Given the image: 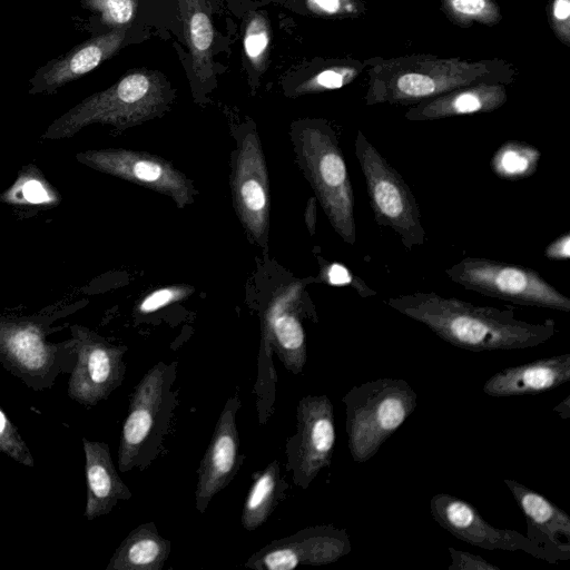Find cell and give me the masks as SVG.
I'll use <instances>...</instances> for the list:
<instances>
[{"label":"cell","mask_w":570,"mask_h":570,"mask_svg":"<svg viewBox=\"0 0 570 570\" xmlns=\"http://www.w3.org/2000/svg\"><path fill=\"white\" fill-rule=\"evenodd\" d=\"M167 102L168 91L160 76L155 72H130L61 115L47 128L42 138H71L92 124L111 125L125 130L157 117Z\"/></svg>","instance_id":"3957f363"},{"label":"cell","mask_w":570,"mask_h":570,"mask_svg":"<svg viewBox=\"0 0 570 570\" xmlns=\"http://www.w3.org/2000/svg\"><path fill=\"white\" fill-rule=\"evenodd\" d=\"M527 522L525 537L546 553V561L557 563L570 559V517L539 492L504 479Z\"/></svg>","instance_id":"e0dca14e"},{"label":"cell","mask_w":570,"mask_h":570,"mask_svg":"<svg viewBox=\"0 0 570 570\" xmlns=\"http://www.w3.org/2000/svg\"><path fill=\"white\" fill-rule=\"evenodd\" d=\"M445 275L469 291L515 304L570 312V299L537 271L488 258L466 257Z\"/></svg>","instance_id":"ba28073f"},{"label":"cell","mask_w":570,"mask_h":570,"mask_svg":"<svg viewBox=\"0 0 570 570\" xmlns=\"http://www.w3.org/2000/svg\"><path fill=\"white\" fill-rule=\"evenodd\" d=\"M553 411L558 413L562 419H569L570 414V396H567L563 401L553 407Z\"/></svg>","instance_id":"ab89813d"},{"label":"cell","mask_w":570,"mask_h":570,"mask_svg":"<svg viewBox=\"0 0 570 570\" xmlns=\"http://www.w3.org/2000/svg\"><path fill=\"white\" fill-rule=\"evenodd\" d=\"M306 281L277 291L263 316L262 351H275L287 371L299 374L306 363V338L301 323L302 296Z\"/></svg>","instance_id":"9a60e30c"},{"label":"cell","mask_w":570,"mask_h":570,"mask_svg":"<svg viewBox=\"0 0 570 570\" xmlns=\"http://www.w3.org/2000/svg\"><path fill=\"white\" fill-rule=\"evenodd\" d=\"M386 304L451 345L471 352L535 347L557 332L551 318L530 323L517 318L513 308L478 306L434 292L391 297Z\"/></svg>","instance_id":"6da1fadb"},{"label":"cell","mask_w":570,"mask_h":570,"mask_svg":"<svg viewBox=\"0 0 570 570\" xmlns=\"http://www.w3.org/2000/svg\"><path fill=\"white\" fill-rule=\"evenodd\" d=\"M502 102L495 91H465L433 101L407 114L411 119H435L454 115L491 110Z\"/></svg>","instance_id":"cb8c5ba5"},{"label":"cell","mask_w":570,"mask_h":570,"mask_svg":"<svg viewBox=\"0 0 570 570\" xmlns=\"http://www.w3.org/2000/svg\"><path fill=\"white\" fill-rule=\"evenodd\" d=\"M433 519L453 537L487 550L523 551L546 561L544 551L525 535L488 523L471 503L448 493L430 500Z\"/></svg>","instance_id":"5bb4252c"},{"label":"cell","mask_w":570,"mask_h":570,"mask_svg":"<svg viewBox=\"0 0 570 570\" xmlns=\"http://www.w3.org/2000/svg\"><path fill=\"white\" fill-rule=\"evenodd\" d=\"M543 255L551 261H566L570 257V233L560 235L544 249Z\"/></svg>","instance_id":"836d02e7"},{"label":"cell","mask_w":570,"mask_h":570,"mask_svg":"<svg viewBox=\"0 0 570 570\" xmlns=\"http://www.w3.org/2000/svg\"><path fill=\"white\" fill-rule=\"evenodd\" d=\"M570 380V354L542 357L530 363L505 367L483 384L489 396L533 395L561 386Z\"/></svg>","instance_id":"d6986e66"},{"label":"cell","mask_w":570,"mask_h":570,"mask_svg":"<svg viewBox=\"0 0 570 570\" xmlns=\"http://www.w3.org/2000/svg\"><path fill=\"white\" fill-rule=\"evenodd\" d=\"M61 314L0 316V364L36 392L51 389L60 374H70L76 342H48L51 324Z\"/></svg>","instance_id":"5b68a950"},{"label":"cell","mask_w":570,"mask_h":570,"mask_svg":"<svg viewBox=\"0 0 570 570\" xmlns=\"http://www.w3.org/2000/svg\"><path fill=\"white\" fill-rule=\"evenodd\" d=\"M396 89L397 99H417L439 91L440 86L428 76L406 73L397 79Z\"/></svg>","instance_id":"4dcf8cb0"},{"label":"cell","mask_w":570,"mask_h":570,"mask_svg":"<svg viewBox=\"0 0 570 570\" xmlns=\"http://www.w3.org/2000/svg\"><path fill=\"white\" fill-rule=\"evenodd\" d=\"M271 40V30L267 20L258 13L249 18L244 37V49L247 58L256 69L265 63Z\"/></svg>","instance_id":"484cf974"},{"label":"cell","mask_w":570,"mask_h":570,"mask_svg":"<svg viewBox=\"0 0 570 570\" xmlns=\"http://www.w3.org/2000/svg\"><path fill=\"white\" fill-rule=\"evenodd\" d=\"M305 222L309 229V233L313 235L315 233V223H316V205L315 197H312L308 200L305 212Z\"/></svg>","instance_id":"8d00e7d4"},{"label":"cell","mask_w":570,"mask_h":570,"mask_svg":"<svg viewBox=\"0 0 570 570\" xmlns=\"http://www.w3.org/2000/svg\"><path fill=\"white\" fill-rule=\"evenodd\" d=\"M90 10L100 12L101 21L114 28L125 27L134 17L135 0H82Z\"/></svg>","instance_id":"83f0119b"},{"label":"cell","mask_w":570,"mask_h":570,"mask_svg":"<svg viewBox=\"0 0 570 570\" xmlns=\"http://www.w3.org/2000/svg\"><path fill=\"white\" fill-rule=\"evenodd\" d=\"M77 361L68 381V396L91 407L105 401L121 385L127 347L115 345L82 325H71Z\"/></svg>","instance_id":"7c38bea8"},{"label":"cell","mask_w":570,"mask_h":570,"mask_svg":"<svg viewBox=\"0 0 570 570\" xmlns=\"http://www.w3.org/2000/svg\"><path fill=\"white\" fill-rule=\"evenodd\" d=\"M0 452L7 454L18 463L35 466L33 456L21 438L17 426L0 406Z\"/></svg>","instance_id":"4316f807"},{"label":"cell","mask_w":570,"mask_h":570,"mask_svg":"<svg viewBox=\"0 0 570 570\" xmlns=\"http://www.w3.org/2000/svg\"><path fill=\"white\" fill-rule=\"evenodd\" d=\"M176 367L160 361L135 386L120 434V472L144 471L157 458L177 405Z\"/></svg>","instance_id":"277c9868"},{"label":"cell","mask_w":570,"mask_h":570,"mask_svg":"<svg viewBox=\"0 0 570 570\" xmlns=\"http://www.w3.org/2000/svg\"><path fill=\"white\" fill-rule=\"evenodd\" d=\"M87 500L83 515L87 520L106 515L119 501L132 497L119 476L107 443L82 438Z\"/></svg>","instance_id":"ffe728a7"},{"label":"cell","mask_w":570,"mask_h":570,"mask_svg":"<svg viewBox=\"0 0 570 570\" xmlns=\"http://www.w3.org/2000/svg\"><path fill=\"white\" fill-rule=\"evenodd\" d=\"M453 8L466 16H476L484 11V0H451Z\"/></svg>","instance_id":"e575fe53"},{"label":"cell","mask_w":570,"mask_h":570,"mask_svg":"<svg viewBox=\"0 0 570 570\" xmlns=\"http://www.w3.org/2000/svg\"><path fill=\"white\" fill-rule=\"evenodd\" d=\"M194 287L180 284L157 288L147 294L138 304L139 314H149L173 303L185 299L194 293Z\"/></svg>","instance_id":"f546056e"},{"label":"cell","mask_w":570,"mask_h":570,"mask_svg":"<svg viewBox=\"0 0 570 570\" xmlns=\"http://www.w3.org/2000/svg\"><path fill=\"white\" fill-rule=\"evenodd\" d=\"M126 31L125 27L114 28L76 46L66 55L50 60L29 79L28 92L53 94L60 87L92 71L119 50Z\"/></svg>","instance_id":"ac0fdd59"},{"label":"cell","mask_w":570,"mask_h":570,"mask_svg":"<svg viewBox=\"0 0 570 570\" xmlns=\"http://www.w3.org/2000/svg\"><path fill=\"white\" fill-rule=\"evenodd\" d=\"M539 150L525 142L508 141L494 153L491 167L497 176L515 180L531 176L538 166Z\"/></svg>","instance_id":"d4e9b609"},{"label":"cell","mask_w":570,"mask_h":570,"mask_svg":"<svg viewBox=\"0 0 570 570\" xmlns=\"http://www.w3.org/2000/svg\"><path fill=\"white\" fill-rule=\"evenodd\" d=\"M296 433L286 442V471L293 483L306 490L332 462L336 433L334 407L327 395H307L296 410Z\"/></svg>","instance_id":"8fae6325"},{"label":"cell","mask_w":570,"mask_h":570,"mask_svg":"<svg viewBox=\"0 0 570 570\" xmlns=\"http://www.w3.org/2000/svg\"><path fill=\"white\" fill-rule=\"evenodd\" d=\"M354 146L375 222L380 226L392 228L407 249L423 245L426 234L421 222V212L401 174L362 131L357 132Z\"/></svg>","instance_id":"52a82bcc"},{"label":"cell","mask_w":570,"mask_h":570,"mask_svg":"<svg viewBox=\"0 0 570 570\" xmlns=\"http://www.w3.org/2000/svg\"><path fill=\"white\" fill-rule=\"evenodd\" d=\"M342 402L351 456L365 463L414 412L417 394L405 380L383 377L354 385Z\"/></svg>","instance_id":"8992f818"},{"label":"cell","mask_w":570,"mask_h":570,"mask_svg":"<svg viewBox=\"0 0 570 570\" xmlns=\"http://www.w3.org/2000/svg\"><path fill=\"white\" fill-rule=\"evenodd\" d=\"M76 158L92 169L166 195L180 209L195 202L197 190L194 183L157 155L126 148H104L78 153Z\"/></svg>","instance_id":"30bf717a"},{"label":"cell","mask_w":570,"mask_h":570,"mask_svg":"<svg viewBox=\"0 0 570 570\" xmlns=\"http://www.w3.org/2000/svg\"><path fill=\"white\" fill-rule=\"evenodd\" d=\"M553 14L558 20H567L570 14V0H556Z\"/></svg>","instance_id":"74e56055"},{"label":"cell","mask_w":570,"mask_h":570,"mask_svg":"<svg viewBox=\"0 0 570 570\" xmlns=\"http://www.w3.org/2000/svg\"><path fill=\"white\" fill-rule=\"evenodd\" d=\"M322 282L334 286H350L355 289L361 297H368L376 294L367 284L354 275L348 268L340 263L325 262L320 272Z\"/></svg>","instance_id":"f1b7e54d"},{"label":"cell","mask_w":570,"mask_h":570,"mask_svg":"<svg viewBox=\"0 0 570 570\" xmlns=\"http://www.w3.org/2000/svg\"><path fill=\"white\" fill-rule=\"evenodd\" d=\"M230 188L236 215L250 242L266 248L271 189L266 159L257 131L246 129L232 153Z\"/></svg>","instance_id":"9c48e42d"},{"label":"cell","mask_w":570,"mask_h":570,"mask_svg":"<svg viewBox=\"0 0 570 570\" xmlns=\"http://www.w3.org/2000/svg\"><path fill=\"white\" fill-rule=\"evenodd\" d=\"M181 3L193 70L199 80L207 81L213 76V24L202 0H181Z\"/></svg>","instance_id":"7402d4cb"},{"label":"cell","mask_w":570,"mask_h":570,"mask_svg":"<svg viewBox=\"0 0 570 570\" xmlns=\"http://www.w3.org/2000/svg\"><path fill=\"white\" fill-rule=\"evenodd\" d=\"M297 164L336 234L356 240L353 188L334 131L322 121H299L291 132Z\"/></svg>","instance_id":"7a4b0ae2"},{"label":"cell","mask_w":570,"mask_h":570,"mask_svg":"<svg viewBox=\"0 0 570 570\" xmlns=\"http://www.w3.org/2000/svg\"><path fill=\"white\" fill-rule=\"evenodd\" d=\"M18 184L21 185L22 189H26L22 191L23 198L26 202L35 204V203L43 202L45 199H47L45 193H37V191L35 193L33 191L37 188L42 186V184H40L39 181H37V180L35 181L32 178L27 179V177H26L23 180H19Z\"/></svg>","instance_id":"d590c367"},{"label":"cell","mask_w":570,"mask_h":570,"mask_svg":"<svg viewBox=\"0 0 570 570\" xmlns=\"http://www.w3.org/2000/svg\"><path fill=\"white\" fill-rule=\"evenodd\" d=\"M347 531L333 524L312 525L269 542L253 553L245 567L255 570H293L298 566H324L348 554Z\"/></svg>","instance_id":"4fadbf2b"},{"label":"cell","mask_w":570,"mask_h":570,"mask_svg":"<svg viewBox=\"0 0 570 570\" xmlns=\"http://www.w3.org/2000/svg\"><path fill=\"white\" fill-rule=\"evenodd\" d=\"M170 548V541L160 535L154 522L142 523L120 542L106 570H161Z\"/></svg>","instance_id":"44dd1931"},{"label":"cell","mask_w":570,"mask_h":570,"mask_svg":"<svg viewBox=\"0 0 570 570\" xmlns=\"http://www.w3.org/2000/svg\"><path fill=\"white\" fill-rule=\"evenodd\" d=\"M343 80L344 78L340 72L328 69L318 73L314 79H311L308 82L299 86L297 88V91H309L316 87L326 89L340 88L343 85Z\"/></svg>","instance_id":"d6a6232c"},{"label":"cell","mask_w":570,"mask_h":570,"mask_svg":"<svg viewBox=\"0 0 570 570\" xmlns=\"http://www.w3.org/2000/svg\"><path fill=\"white\" fill-rule=\"evenodd\" d=\"M239 407L240 399L236 392L227 399L200 460L195 491L196 509L200 513L207 510L213 497L229 484L240 464L236 424Z\"/></svg>","instance_id":"2e32d148"},{"label":"cell","mask_w":570,"mask_h":570,"mask_svg":"<svg viewBox=\"0 0 570 570\" xmlns=\"http://www.w3.org/2000/svg\"><path fill=\"white\" fill-rule=\"evenodd\" d=\"M281 466L272 461L255 479L242 512V524L248 531L256 530L274 511L282 493Z\"/></svg>","instance_id":"603a6c76"},{"label":"cell","mask_w":570,"mask_h":570,"mask_svg":"<svg viewBox=\"0 0 570 570\" xmlns=\"http://www.w3.org/2000/svg\"><path fill=\"white\" fill-rule=\"evenodd\" d=\"M451 563L448 567L449 570H501L498 566L488 560L483 559L481 556L456 550L454 548H448Z\"/></svg>","instance_id":"1f68e13d"},{"label":"cell","mask_w":570,"mask_h":570,"mask_svg":"<svg viewBox=\"0 0 570 570\" xmlns=\"http://www.w3.org/2000/svg\"><path fill=\"white\" fill-rule=\"evenodd\" d=\"M308 2L311 6L326 12H335L340 8V0H308Z\"/></svg>","instance_id":"f35d334b"}]
</instances>
